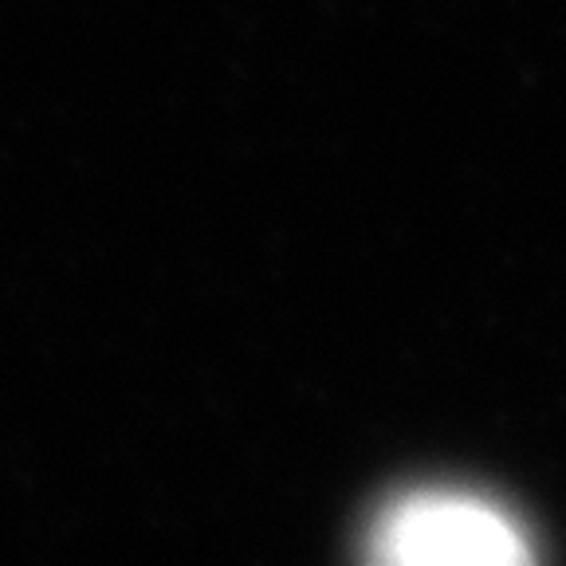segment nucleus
Here are the masks:
<instances>
[{"label":"nucleus","mask_w":566,"mask_h":566,"mask_svg":"<svg viewBox=\"0 0 566 566\" xmlns=\"http://www.w3.org/2000/svg\"><path fill=\"white\" fill-rule=\"evenodd\" d=\"M370 555L398 566H512L531 543L504 507L464 492H417L378 515Z\"/></svg>","instance_id":"obj_1"}]
</instances>
